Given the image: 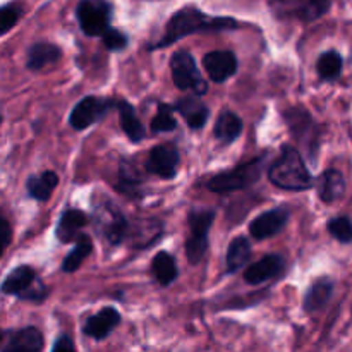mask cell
<instances>
[{"instance_id":"6da1fadb","label":"cell","mask_w":352,"mask_h":352,"mask_svg":"<svg viewBox=\"0 0 352 352\" xmlns=\"http://www.w3.org/2000/svg\"><path fill=\"white\" fill-rule=\"evenodd\" d=\"M239 28L234 17L210 16L201 12L196 7H182L179 12L168 19L164 34L157 43L150 45V50H160V48L170 47L175 41L196 33H220V31H234Z\"/></svg>"},{"instance_id":"7a4b0ae2","label":"cell","mask_w":352,"mask_h":352,"mask_svg":"<svg viewBox=\"0 0 352 352\" xmlns=\"http://www.w3.org/2000/svg\"><path fill=\"white\" fill-rule=\"evenodd\" d=\"M268 179L272 184L287 191H308L315 184L301 153L291 144L280 148V155L268 168Z\"/></svg>"},{"instance_id":"3957f363","label":"cell","mask_w":352,"mask_h":352,"mask_svg":"<svg viewBox=\"0 0 352 352\" xmlns=\"http://www.w3.org/2000/svg\"><path fill=\"white\" fill-rule=\"evenodd\" d=\"M267 158L268 155L263 153L261 157L253 158L248 164H241L230 170L220 172V174L213 175L212 179L206 181V188L212 192H220V195L250 188L254 182L260 181L261 172L267 165Z\"/></svg>"},{"instance_id":"277c9868","label":"cell","mask_w":352,"mask_h":352,"mask_svg":"<svg viewBox=\"0 0 352 352\" xmlns=\"http://www.w3.org/2000/svg\"><path fill=\"white\" fill-rule=\"evenodd\" d=\"M284 120L294 140L306 150L308 157L315 162L322 140V127L305 107H291L284 112Z\"/></svg>"},{"instance_id":"5b68a950","label":"cell","mask_w":352,"mask_h":352,"mask_svg":"<svg viewBox=\"0 0 352 352\" xmlns=\"http://www.w3.org/2000/svg\"><path fill=\"white\" fill-rule=\"evenodd\" d=\"M93 223L103 239L112 246L122 243L127 237L129 222L112 199H100L93 205Z\"/></svg>"},{"instance_id":"8992f818","label":"cell","mask_w":352,"mask_h":352,"mask_svg":"<svg viewBox=\"0 0 352 352\" xmlns=\"http://www.w3.org/2000/svg\"><path fill=\"white\" fill-rule=\"evenodd\" d=\"M215 217L213 210L206 208H192L189 212L188 223L191 234L186 241V258L191 265H198L208 251V236Z\"/></svg>"},{"instance_id":"52a82bcc","label":"cell","mask_w":352,"mask_h":352,"mask_svg":"<svg viewBox=\"0 0 352 352\" xmlns=\"http://www.w3.org/2000/svg\"><path fill=\"white\" fill-rule=\"evenodd\" d=\"M332 0H270V10L280 21L313 23L325 16Z\"/></svg>"},{"instance_id":"ba28073f","label":"cell","mask_w":352,"mask_h":352,"mask_svg":"<svg viewBox=\"0 0 352 352\" xmlns=\"http://www.w3.org/2000/svg\"><path fill=\"white\" fill-rule=\"evenodd\" d=\"M172 79L174 85L182 91H192L195 95H205L208 91V85L203 79L195 57L188 50H179L170 58Z\"/></svg>"},{"instance_id":"9c48e42d","label":"cell","mask_w":352,"mask_h":352,"mask_svg":"<svg viewBox=\"0 0 352 352\" xmlns=\"http://www.w3.org/2000/svg\"><path fill=\"white\" fill-rule=\"evenodd\" d=\"M76 16L86 36H102L103 31L110 28L112 3L109 0H81Z\"/></svg>"},{"instance_id":"30bf717a","label":"cell","mask_w":352,"mask_h":352,"mask_svg":"<svg viewBox=\"0 0 352 352\" xmlns=\"http://www.w3.org/2000/svg\"><path fill=\"white\" fill-rule=\"evenodd\" d=\"M116 107V100L103 98V96H86L81 102L76 103L69 116V124L72 129L85 131L95 122L102 120L110 109Z\"/></svg>"},{"instance_id":"8fae6325","label":"cell","mask_w":352,"mask_h":352,"mask_svg":"<svg viewBox=\"0 0 352 352\" xmlns=\"http://www.w3.org/2000/svg\"><path fill=\"white\" fill-rule=\"evenodd\" d=\"M179 164H181V155H179V150L175 144H157L150 151V155H148L146 170L150 174L165 179V181H170V179H174L177 175Z\"/></svg>"},{"instance_id":"7c38bea8","label":"cell","mask_w":352,"mask_h":352,"mask_svg":"<svg viewBox=\"0 0 352 352\" xmlns=\"http://www.w3.org/2000/svg\"><path fill=\"white\" fill-rule=\"evenodd\" d=\"M208 78L215 82H226L237 72V57L230 50H213L203 57Z\"/></svg>"},{"instance_id":"4fadbf2b","label":"cell","mask_w":352,"mask_h":352,"mask_svg":"<svg viewBox=\"0 0 352 352\" xmlns=\"http://www.w3.org/2000/svg\"><path fill=\"white\" fill-rule=\"evenodd\" d=\"M289 222V210L287 208H274L263 212L260 217L250 223V232L254 239L263 241L268 237H274L275 234L280 232Z\"/></svg>"},{"instance_id":"5bb4252c","label":"cell","mask_w":352,"mask_h":352,"mask_svg":"<svg viewBox=\"0 0 352 352\" xmlns=\"http://www.w3.org/2000/svg\"><path fill=\"white\" fill-rule=\"evenodd\" d=\"M284 268L285 260L280 254H267L260 261L248 267V270L244 272V280L251 285H260L263 282L280 275L284 272Z\"/></svg>"},{"instance_id":"9a60e30c","label":"cell","mask_w":352,"mask_h":352,"mask_svg":"<svg viewBox=\"0 0 352 352\" xmlns=\"http://www.w3.org/2000/svg\"><path fill=\"white\" fill-rule=\"evenodd\" d=\"M333 289H336V282L330 277H320L313 282L306 291L305 299H302V309L309 315L313 313H320L322 309L327 308L333 296Z\"/></svg>"},{"instance_id":"2e32d148","label":"cell","mask_w":352,"mask_h":352,"mask_svg":"<svg viewBox=\"0 0 352 352\" xmlns=\"http://www.w3.org/2000/svg\"><path fill=\"white\" fill-rule=\"evenodd\" d=\"M174 110H177L186 124L195 131L205 127L210 119V109L199 100V95L182 96L181 100L175 102Z\"/></svg>"},{"instance_id":"e0dca14e","label":"cell","mask_w":352,"mask_h":352,"mask_svg":"<svg viewBox=\"0 0 352 352\" xmlns=\"http://www.w3.org/2000/svg\"><path fill=\"white\" fill-rule=\"evenodd\" d=\"M119 323L120 315L117 309L103 308L96 315H93L91 318H88V322L82 327V332H85V336L91 337V339L103 340L117 329Z\"/></svg>"},{"instance_id":"ac0fdd59","label":"cell","mask_w":352,"mask_h":352,"mask_svg":"<svg viewBox=\"0 0 352 352\" xmlns=\"http://www.w3.org/2000/svg\"><path fill=\"white\" fill-rule=\"evenodd\" d=\"M316 188H318V198L323 203L330 205V203L337 201L346 192V179L344 174L337 168H327L316 181Z\"/></svg>"},{"instance_id":"d6986e66","label":"cell","mask_w":352,"mask_h":352,"mask_svg":"<svg viewBox=\"0 0 352 352\" xmlns=\"http://www.w3.org/2000/svg\"><path fill=\"white\" fill-rule=\"evenodd\" d=\"M162 234H164V226L155 219L138 220L133 227L129 226V229H127V236H131L133 244L138 250L153 246Z\"/></svg>"},{"instance_id":"ffe728a7","label":"cell","mask_w":352,"mask_h":352,"mask_svg":"<svg viewBox=\"0 0 352 352\" xmlns=\"http://www.w3.org/2000/svg\"><path fill=\"white\" fill-rule=\"evenodd\" d=\"M86 223H88V217H86L85 212L76 208L65 210L57 223L55 237H57L62 244L71 243V241H74L76 237H78L79 230H81Z\"/></svg>"},{"instance_id":"44dd1931","label":"cell","mask_w":352,"mask_h":352,"mask_svg":"<svg viewBox=\"0 0 352 352\" xmlns=\"http://www.w3.org/2000/svg\"><path fill=\"white\" fill-rule=\"evenodd\" d=\"M60 47L54 43H47V41H40V43L31 45L30 50H28L26 65L30 71H40V69L60 60Z\"/></svg>"},{"instance_id":"7402d4cb","label":"cell","mask_w":352,"mask_h":352,"mask_svg":"<svg viewBox=\"0 0 352 352\" xmlns=\"http://www.w3.org/2000/svg\"><path fill=\"white\" fill-rule=\"evenodd\" d=\"M116 107L119 110V117H120V127H122L124 134L129 138L133 143H140L146 138V129L141 124V120L138 119L136 110L134 107L131 105L129 102L126 100H116Z\"/></svg>"},{"instance_id":"603a6c76","label":"cell","mask_w":352,"mask_h":352,"mask_svg":"<svg viewBox=\"0 0 352 352\" xmlns=\"http://www.w3.org/2000/svg\"><path fill=\"white\" fill-rule=\"evenodd\" d=\"M244 124L243 119H241L237 113L230 112V110H223L222 113L219 116L215 124V138L220 141L222 144H230L237 140V138L243 134Z\"/></svg>"},{"instance_id":"cb8c5ba5","label":"cell","mask_w":352,"mask_h":352,"mask_svg":"<svg viewBox=\"0 0 352 352\" xmlns=\"http://www.w3.org/2000/svg\"><path fill=\"white\" fill-rule=\"evenodd\" d=\"M36 278V274H34V270L31 267H28V265L17 267L14 268V270L7 275L6 280H3L2 292L3 294L17 296V298H19L21 294H24V292L34 284Z\"/></svg>"},{"instance_id":"d4e9b609","label":"cell","mask_w":352,"mask_h":352,"mask_svg":"<svg viewBox=\"0 0 352 352\" xmlns=\"http://www.w3.org/2000/svg\"><path fill=\"white\" fill-rule=\"evenodd\" d=\"M43 336L34 327H28V329L19 330V332L12 333L9 344L6 346V351L9 352H38L43 349Z\"/></svg>"},{"instance_id":"484cf974","label":"cell","mask_w":352,"mask_h":352,"mask_svg":"<svg viewBox=\"0 0 352 352\" xmlns=\"http://www.w3.org/2000/svg\"><path fill=\"white\" fill-rule=\"evenodd\" d=\"M151 274L162 287H168L179 275L174 256L167 251H160L155 254L153 261H151Z\"/></svg>"},{"instance_id":"4316f807","label":"cell","mask_w":352,"mask_h":352,"mask_svg":"<svg viewBox=\"0 0 352 352\" xmlns=\"http://www.w3.org/2000/svg\"><path fill=\"white\" fill-rule=\"evenodd\" d=\"M58 184V175L54 170H47L41 175H30L26 182L28 195L38 201H47Z\"/></svg>"},{"instance_id":"83f0119b","label":"cell","mask_w":352,"mask_h":352,"mask_svg":"<svg viewBox=\"0 0 352 352\" xmlns=\"http://www.w3.org/2000/svg\"><path fill=\"white\" fill-rule=\"evenodd\" d=\"M91 237H89L88 234H78L74 250H72L71 253L64 258V261H62V272H65V274H74V272L85 263L86 258L91 254Z\"/></svg>"},{"instance_id":"f1b7e54d","label":"cell","mask_w":352,"mask_h":352,"mask_svg":"<svg viewBox=\"0 0 352 352\" xmlns=\"http://www.w3.org/2000/svg\"><path fill=\"white\" fill-rule=\"evenodd\" d=\"M344 69V58L337 50H329L325 54L320 55L318 62H316V72H318L322 81H337L342 74Z\"/></svg>"},{"instance_id":"f546056e","label":"cell","mask_w":352,"mask_h":352,"mask_svg":"<svg viewBox=\"0 0 352 352\" xmlns=\"http://www.w3.org/2000/svg\"><path fill=\"white\" fill-rule=\"evenodd\" d=\"M251 258V244L246 237H236L232 243L229 244L226 256L227 272L229 274H236L237 270L244 267Z\"/></svg>"},{"instance_id":"4dcf8cb0","label":"cell","mask_w":352,"mask_h":352,"mask_svg":"<svg viewBox=\"0 0 352 352\" xmlns=\"http://www.w3.org/2000/svg\"><path fill=\"white\" fill-rule=\"evenodd\" d=\"M327 230H329L330 236L336 241L342 244H351L352 243V220L347 215L336 217V219H330L327 223Z\"/></svg>"},{"instance_id":"1f68e13d","label":"cell","mask_w":352,"mask_h":352,"mask_svg":"<svg viewBox=\"0 0 352 352\" xmlns=\"http://www.w3.org/2000/svg\"><path fill=\"white\" fill-rule=\"evenodd\" d=\"M177 127V122L174 119V107L167 103H160L157 110V116L151 120V131L153 133H168Z\"/></svg>"},{"instance_id":"d6a6232c","label":"cell","mask_w":352,"mask_h":352,"mask_svg":"<svg viewBox=\"0 0 352 352\" xmlns=\"http://www.w3.org/2000/svg\"><path fill=\"white\" fill-rule=\"evenodd\" d=\"M119 175H120V181H122L124 189H138V186L144 181V175L141 174L140 170L136 168V165L133 164L131 160L124 158L120 162V167H119Z\"/></svg>"},{"instance_id":"836d02e7","label":"cell","mask_w":352,"mask_h":352,"mask_svg":"<svg viewBox=\"0 0 352 352\" xmlns=\"http://www.w3.org/2000/svg\"><path fill=\"white\" fill-rule=\"evenodd\" d=\"M21 14H23V9L19 3H7V6L0 7V36L16 26Z\"/></svg>"},{"instance_id":"e575fe53","label":"cell","mask_w":352,"mask_h":352,"mask_svg":"<svg viewBox=\"0 0 352 352\" xmlns=\"http://www.w3.org/2000/svg\"><path fill=\"white\" fill-rule=\"evenodd\" d=\"M102 40L110 52H120L129 45V38L126 36V33L116 28H107L102 34Z\"/></svg>"},{"instance_id":"d590c367","label":"cell","mask_w":352,"mask_h":352,"mask_svg":"<svg viewBox=\"0 0 352 352\" xmlns=\"http://www.w3.org/2000/svg\"><path fill=\"white\" fill-rule=\"evenodd\" d=\"M10 239H12V229H10L9 222L3 219H0V256L6 253V250L9 248Z\"/></svg>"},{"instance_id":"8d00e7d4","label":"cell","mask_w":352,"mask_h":352,"mask_svg":"<svg viewBox=\"0 0 352 352\" xmlns=\"http://www.w3.org/2000/svg\"><path fill=\"white\" fill-rule=\"evenodd\" d=\"M76 346L74 342H72V339L69 336H58L57 340H55L54 347H52V351L54 352H60V351H74Z\"/></svg>"},{"instance_id":"74e56055","label":"cell","mask_w":352,"mask_h":352,"mask_svg":"<svg viewBox=\"0 0 352 352\" xmlns=\"http://www.w3.org/2000/svg\"><path fill=\"white\" fill-rule=\"evenodd\" d=\"M3 337H6V333H3V330H0V344H2Z\"/></svg>"},{"instance_id":"f35d334b","label":"cell","mask_w":352,"mask_h":352,"mask_svg":"<svg viewBox=\"0 0 352 352\" xmlns=\"http://www.w3.org/2000/svg\"><path fill=\"white\" fill-rule=\"evenodd\" d=\"M0 122H2V117H0Z\"/></svg>"}]
</instances>
